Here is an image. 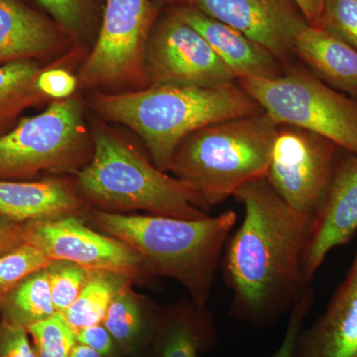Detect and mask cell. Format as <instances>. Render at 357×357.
Returning a JSON list of instances; mask_svg holds the SVG:
<instances>
[{"label": "cell", "instance_id": "obj_36", "mask_svg": "<svg viewBox=\"0 0 357 357\" xmlns=\"http://www.w3.org/2000/svg\"><path fill=\"white\" fill-rule=\"evenodd\" d=\"M187 1L191 2V3H194L195 0H187Z\"/></svg>", "mask_w": 357, "mask_h": 357}, {"label": "cell", "instance_id": "obj_10", "mask_svg": "<svg viewBox=\"0 0 357 357\" xmlns=\"http://www.w3.org/2000/svg\"><path fill=\"white\" fill-rule=\"evenodd\" d=\"M152 18L149 0H107L100 36L82 69L84 83H117L144 72Z\"/></svg>", "mask_w": 357, "mask_h": 357}, {"label": "cell", "instance_id": "obj_22", "mask_svg": "<svg viewBox=\"0 0 357 357\" xmlns=\"http://www.w3.org/2000/svg\"><path fill=\"white\" fill-rule=\"evenodd\" d=\"M103 326L126 352H132L145 337V321L138 303L126 287L110 303Z\"/></svg>", "mask_w": 357, "mask_h": 357}, {"label": "cell", "instance_id": "obj_33", "mask_svg": "<svg viewBox=\"0 0 357 357\" xmlns=\"http://www.w3.org/2000/svg\"><path fill=\"white\" fill-rule=\"evenodd\" d=\"M25 243L24 234L20 225L0 222V255Z\"/></svg>", "mask_w": 357, "mask_h": 357}, {"label": "cell", "instance_id": "obj_1", "mask_svg": "<svg viewBox=\"0 0 357 357\" xmlns=\"http://www.w3.org/2000/svg\"><path fill=\"white\" fill-rule=\"evenodd\" d=\"M234 197L243 204L244 218L220 260L232 293L230 314L255 328H271L310 287L303 259L314 218L293 210L266 177L250 181Z\"/></svg>", "mask_w": 357, "mask_h": 357}, {"label": "cell", "instance_id": "obj_15", "mask_svg": "<svg viewBox=\"0 0 357 357\" xmlns=\"http://www.w3.org/2000/svg\"><path fill=\"white\" fill-rule=\"evenodd\" d=\"M176 14L204 37L237 81L271 79L285 72L286 66L261 45L198 8L187 7Z\"/></svg>", "mask_w": 357, "mask_h": 357}, {"label": "cell", "instance_id": "obj_17", "mask_svg": "<svg viewBox=\"0 0 357 357\" xmlns=\"http://www.w3.org/2000/svg\"><path fill=\"white\" fill-rule=\"evenodd\" d=\"M76 195L60 181L9 182L0 180V215L13 222L67 217L79 211Z\"/></svg>", "mask_w": 357, "mask_h": 357}, {"label": "cell", "instance_id": "obj_2", "mask_svg": "<svg viewBox=\"0 0 357 357\" xmlns=\"http://www.w3.org/2000/svg\"><path fill=\"white\" fill-rule=\"evenodd\" d=\"M93 103L105 119L135 131L163 172L170 171L176 148L190 134L263 112L237 82L213 88L150 86L133 93L98 96Z\"/></svg>", "mask_w": 357, "mask_h": 357}, {"label": "cell", "instance_id": "obj_28", "mask_svg": "<svg viewBox=\"0 0 357 357\" xmlns=\"http://www.w3.org/2000/svg\"><path fill=\"white\" fill-rule=\"evenodd\" d=\"M314 297L316 294L314 289L309 287L294 305L289 312L287 328L283 340L272 357H297L298 340L304 328L307 314L314 305Z\"/></svg>", "mask_w": 357, "mask_h": 357}, {"label": "cell", "instance_id": "obj_19", "mask_svg": "<svg viewBox=\"0 0 357 357\" xmlns=\"http://www.w3.org/2000/svg\"><path fill=\"white\" fill-rule=\"evenodd\" d=\"M217 340L215 326L206 307L181 310L164 321L157 342V357H198Z\"/></svg>", "mask_w": 357, "mask_h": 357}, {"label": "cell", "instance_id": "obj_3", "mask_svg": "<svg viewBox=\"0 0 357 357\" xmlns=\"http://www.w3.org/2000/svg\"><path fill=\"white\" fill-rule=\"evenodd\" d=\"M93 220L134 249L150 269L180 281L191 293L195 304L206 307L237 215L227 210L217 217L182 220L98 211Z\"/></svg>", "mask_w": 357, "mask_h": 357}, {"label": "cell", "instance_id": "obj_32", "mask_svg": "<svg viewBox=\"0 0 357 357\" xmlns=\"http://www.w3.org/2000/svg\"><path fill=\"white\" fill-rule=\"evenodd\" d=\"M77 342L95 349L103 357H112L115 351V342L105 326H88L76 333Z\"/></svg>", "mask_w": 357, "mask_h": 357}, {"label": "cell", "instance_id": "obj_4", "mask_svg": "<svg viewBox=\"0 0 357 357\" xmlns=\"http://www.w3.org/2000/svg\"><path fill=\"white\" fill-rule=\"evenodd\" d=\"M278 128L265 112L211 124L181 141L170 171L208 208L217 206L266 177Z\"/></svg>", "mask_w": 357, "mask_h": 357}, {"label": "cell", "instance_id": "obj_31", "mask_svg": "<svg viewBox=\"0 0 357 357\" xmlns=\"http://www.w3.org/2000/svg\"><path fill=\"white\" fill-rule=\"evenodd\" d=\"M40 4L70 30H77L83 17V0H38Z\"/></svg>", "mask_w": 357, "mask_h": 357}, {"label": "cell", "instance_id": "obj_13", "mask_svg": "<svg viewBox=\"0 0 357 357\" xmlns=\"http://www.w3.org/2000/svg\"><path fill=\"white\" fill-rule=\"evenodd\" d=\"M356 232L357 155L342 150L305 251L303 275L307 286H311L331 251L351 243Z\"/></svg>", "mask_w": 357, "mask_h": 357}, {"label": "cell", "instance_id": "obj_27", "mask_svg": "<svg viewBox=\"0 0 357 357\" xmlns=\"http://www.w3.org/2000/svg\"><path fill=\"white\" fill-rule=\"evenodd\" d=\"M319 28L357 51V0H326Z\"/></svg>", "mask_w": 357, "mask_h": 357}, {"label": "cell", "instance_id": "obj_12", "mask_svg": "<svg viewBox=\"0 0 357 357\" xmlns=\"http://www.w3.org/2000/svg\"><path fill=\"white\" fill-rule=\"evenodd\" d=\"M197 8L234 28L286 65L307 23L292 0H195Z\"/></svg>", "mask_w": 357, "mask_h": 357}, {"label": "cell", "instance_id": "obj_14", "mask_svg": "<svg viewBox=\"0 0 357 357\" xmlns=\"http://www.w3.org/2000/svg\"><path fill=\"white\" fill-rule=\"evenodd\" d=\"M297 357H357V250L325 311L301 332Z\"/></svg>", "mask_w": 357, "mask_h": 357}, {"label": "cell", "instance_id": "obj_20", "mask_svg": "<svg viewBox=\"0 0 357 357\" xmlns=\"http://www.w3.org/2000/svg\"><path fill=\"white\" fill-rule=\"evenodd\" d=\"M1 305L3 321L26 328L53 316L57 311L52 300L47 267L18 284Z\"/></svg>", "mask_w": 357, "mask_h": 357}, {"label": "cell", "instance_id": "obj_16", "mask_svg": "<svg viewBox=\"0 0 357 357\" xmlns=\"http://www.w3.org/2000/svg\"><path fill=\"white\" fill-rule=\"evenodd\" d=\"M294 54L324 83L357 100V51L349 44L307 25L296 37Z\"/></svg>", "mask_w": 357, "mask_h": 357}, {"label": "cell", "instance_id": "obj_25", "mask_svg": "<svg viewBox=\"0 0 357 357\" xmlns=\"http://www.w3.org/2000/svg\"><path fill=\"white\" fill-rule=\"evenodd\" d=\"M50 282L52 300L56 311L64 314L79 297L91 270L67 261H52L47 266Z\"/></svg>", "mask_w": 357, "mask_h": 357}, {"label": "cell", "instance_id": "obj_18", "mask_svg": "<svg viewBox=\"0 0 357 357\" xmlns=\"http://www.w3.org/2000/svg\"><path fill=\"white\" fill-rule=\"evenodd\" d=\"M55 30L17 0H0V63L27 60L50 50Z\"/></svg>", "mask_w": 357, "mask_h": 357}, {"label": "cell", "instance_id": "obj_35", "mask_svg": "<svg viewBox=\"0 0 357 357\" xmlns=\"http://www.w3.org/2000/svg\"><path fill=\"white\" fill-rule=\"evenodd\" d=\"M70 357H103L102 354H98L95 349H91L86 345L79 344L77 342L73 347L70 352Z\"/></svg>", "mask_w": 357, "mask_h": 357}, {"label": "cell", "instance_id": "obj_24", "mask_svg": "<svg viewBox=\"0 0 357 357\" xmlns=\"http://www.w3.org/2000/svg\"><path fill=\"white\" fill-rule=\"evenodd\" d=\"M27 331L32 337L36 357H70L77 344L76 333L60 312L28 326Z\"/></svg>", "mask_w": 357, "mask_h": 357}, {"label": "cell", "instance_id": "obj_26", "mask_svg": "<svg viewBox=\"0 0 357 357\" xmlns=\"http://www.w3.org/2000/svg\"><path fill=\"white\" fill-rule=\"evenodd\" d=\"M41 72L38 66L28 60L0 66V109L38 93L35 84Z\"/></svg>", "mask_w": 357, "mask_h": 357}, {"label": "cell", "instance_id": "obj_9", "mask_svg": "<svg viewBox=\"0 0 357 357\" xmlns=\"http://www.w3.org/2000/svg\"><path fill=\"white\" fill-rule=\"evenodd\" d=\"M144 74L151 86L213 88L237 82L204 37L177 14L148 39Z\"/></svg>", "mask_w": 357, "mask_h": 357}, {"label": "cell", "instance_id": "obj_29", "mask_svg": "<svg viewBox=\"0 0 357 357\" xmlns=\"http://www.w3.org/2000/svg\"><path fill=\"white\" fill-rule=\"evenodd\" d=\"M0 357H36L27 328L2 321L0 324Z\"/></svg>", "mask_w": 357, "mask_h": 357}, {"label": "cell", "instance_id": "obj_21", "mask_svg": "<svg viewBox=\"0 0 357 357\" xmlns=\"http://www.w3.org/2000/svg\"><path fill=\"white\" fill-rule=\"evenodd\" d=\"M124 278L112 272L91 271L79 297L63 314L75 333L103 321L110 303L126 287Z\"/></svg>", "mask_w": 357, "mask_h": 357}, {"label": "cell", "instance_id": "obj_6", "mask_svg": "<svg viewBox=\"0 0 357 357\" xmlns=\"http://www.w3.org/2000/svg\"><path fill=\"white\" fill-rule=\"evenodd\" d=\"M237 83L278 126L306 129L357 155V100L328 86L309 70L286 67L278 77Z\"/></svg>", "mask_w": 357, "mask_h": 357}, {"label": "cell", "instance_id": "obj_8", "mask_svg": "<svg viewBox=\"0 0 357 357\" xmlns=\"http://www.w3.org/2000/svg\"><path fill=\"white\" fill-rule=\"evenodd\" d=\"M83 138L81 105L70 98L58 100L0 136V178L26 177L63 166Z\"/></svg>", "mask_w": 357, "mask_h": 357}, {"label": "cell", "instance_id": "obj_34", "mask_svg": "<svg viewBox=\"0 0 357 357\" xmlns=\"http://www.w3.org/2000/svg\"><path fill=\"white\" fill-rule=\"evenodd\" d=\"M292 2L303 14L307 24L319 27L326 0H292Z\"/></svg>", "mask_w": 357, "mask_h": 357}, {"label": "cell", "instance_id": "obj_30", "mask_svg": "<svg viewBox=\"0 0 357 357\" xmlns=\"http://www.w3.org/2000/svg\"><path fill=\"white\" fill-rule=\"evenodd\" d=\"M76 86V77L67 70L61 69L42 70L35 84L40 95L51 96L57 100H64L72 95Z\"/></svg>", "mask_w": 357, "mask_h": 357}, {"label": "cell", "instance_id": "obj_23", "mask_svg": "<svg viewBox=\"0 0 357 357\" xmlns=\"http://www.w3.org/2000/svg\"><path fill=\"white\" fill-rule=\"evenodd\" d=\"M52 261L43 251L26 243L0 255V302L25 278Z\"/></svg>", "mask_w": 357, "mask_h": 357}, {"label": "cell", "instance_id": "obj_5", "mask_svg": "<svg viewBox=\"0 0 357 357\" xmlns=\"http://www.w3.org/2000/svg\"><path fill=\"white\" fill-rule=\"evenodd\" d=\"M82 191L96 203L155 215L199 220L208 217L203 199L189 185L152 165L105 128L95 132V154L79 173Z\"/></svg>", "mask_w": 357, "mask_h": 357}, {"label": "cell", "instance_id": "obj_11", "mask_svg": "<svg viewBox=\"0 0 357 357\" xmlns=\"http://www.w3.org/2000/svg\"><path fill=\"white\" fill-rule=\"evenodd\" d=\"M22 229L25 243L43 251L53 261L74 263L91 271L123 276L137 273L145 262L128 244L96 234L72 215L33 220Z\"/></svg>", "mask_w": 357, "mask_h": 357}, {"label": "cell", "instance_id": "obj_7", "mask_svg": "<svg viewBox=\"0 0 357 357\" xmlns=\"http://www.w3.org/2000/svg\"><path fill=\"white\" fill-rule=\"evenodd\" d=\"M342 149L306 129L279 126L266 178L296 211L314 218L332 183Z\"/></svg>", "mask_w": 357, "mask_h": 357}]
</instances>
